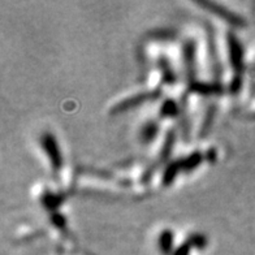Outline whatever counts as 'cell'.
I'll return each mask as SVG.
<instances>
[{"instance_id": "cell-1", "label": "cell", "mask_w": 255, "mask_h": 255, "mask_svg": "<svg viewBox=\"0 0 255 255\" xmlns=\"http://www.w3.org/2000/svg\"><path fill=\"white\" fill-rule=\"evenodd\" d=\"M197 4H199V5L203 8H207L208 10H211L212 13H215L216 16L224 18L227 22L232 24L233 26H244V25H245V20H244L242 17H240L239 14L233 13L231 10L225 9L224 7L214 3V1H202V0H199V1H197Z\"/></svg>"}, {"instance_id": "cell-2", "label": "cell", "mask_w": 255, "mask_h": 255, "mask_svg": "<svg viewBox=\"0 0 255 255\" xmlns=\"http://www.w3.org/2000/svg\"><path fill=\"white\" fill-rule=\"evenodd\" d=\"M228 44H229V57H231L232 67L235 69L236 77H241L242 69H244V51L239 39L233 35H228Z\"/></svg>"}, {"instance_id": "cell-3", "label": "cell", "mask_w": 255, "mask_h": 255, "mask_svg": "<svg viewBox=\"0 0 255 255\" xmlns=\"http://www.w3.org/2000/svg\"><path fill=\"white\" fill-rule=\"evenodd\" d=\"M40 142H42L44 152L47 154L52 167H54L55 169L61 168V164H63V160H61V152L59 146H57V142L56 139H55L54 135L50 134V133H46V134L42 135Z\"/></svg>"}, {"instance_id": "cell-4", "label": "cell", "mask_w": 255, "mask_h": 255, "mask_svg": "<svg viewBox=\"0 0 255 255\" xmlns=\"http://www.w3.org/2000/svg\"><path fill=\"white\" fill-rule=\"evenodd\" d=\"M155 94H142V95H135V97H131L127 101L121 102L120 104H118L116 107L112 110V112H121L124 111V110H129V108L134 107V106H138V104L143 102L144 99H151L154 98Z\"/></svg>"}, {"instance_id": "cell-5", "label": "cell", "mask_w": 255, "mask_h": 255, "mask_svg": "<svg viewBox=\"0 0 255 255\" xmlns=\"http://www.w3.org/2000/svg\"><path fill=\"white\" fill-rule=\"evenodd\" d=\"M182 171V163L181 160L173 161L171 164H168L165 168L164 173H163V184L164 185H171L172 182L175 181V178L177 177V173Z\"/></svg>"}, {"instance_id": "cell-6", "label": "cell", "mask_w": 255, "mask_h": 255, "mask_svg": "<svg viewBox=\"0 0 255 255\" xmlns=\"http://www.w3.org/2000/svg\"><path fill=\"white\" fill-rule=\"evenodd\" d=\"M172 246H173V233L171 231L161 232L159 237V248L160 252L164 255H169L172 253Z\"/></svg>"}, {"instance_id": "cell-7", "label": "cell", "mask_w": 255, "mask_h": 255, "mask_svg": "<svg viewBox=\"0 0 255 255\" xmlns=\"http://www.w3.org/2000/svg\"><path fill=\"white\" fill-rule=\"evenodd\" d=\"M203 160V155L201 152H193L191 155H189L188 158L181 160L182 163V171L184 172H190L193 171L194 168H197L199 165V163Z\"/></svg>"}, {"instance_id": "cell-8", "label": "cell", "mask_w": 255, "mask_h": 255, "mask_svg": "<svg viewBox=\"0 0 255 255\" xmlns=\"http://www.w3.org/2000/svg\"><path fill=\"white\" fill-rule=\"evenodd\" d=\"M158 130H159L158 124H156V123H154V121H151V123L146 124L143 127V129H142V131H141L142 141H143L144 143H147V142H151L152 139L155 138V135L158 134Z\"/></svg>"}, {"instance_id": "cell-9", "label": "cell", "mask_w": 255, "mask_h": 255, "mask_svg": "<svg viewBox=\"0 0 255 255\" xmlns=\"http://www.w3.org/2000/svg\"><path fill=\"white\" fill-rule=\"evenodd\" d=\"M184 56H185V64L188 68V72L193 74V68H194V59H195V48L194 44L191 42H188L185 44L184 48Z\"/></svg>"}, {"instance_id": "cell-10", "label": "cell", "mask_w": 255, "mask_h": 255, "mask_svg": "<svg viewBox=\"0 0 255 255\" xmlns=\"http://www.w3.org/2000/svg\"><path fill=\"white\" fill-rule=\"evenodd\" d=\"M177 114L178 106L176 104V102L172 101V99H167L160 108L161 118H175V116H177Z\"/></svg>"}, {"instance_id": "cell-11", "label": "cell", "mask_w": 255, "mask_h": 255, "mask_svg": "<svg viewBox=\"0 0 255 255\" xmlns=\"http://www.w3.org/2000/svg\"><path fill=\"white\" fill-rule=\"evenodd\" d=\"M191 89L198 91L201 94H215V93L220 91L218 84H201V82H193Z\"/></svg>"}, {"instance_id": "cell-12", "label": "cell", "mask_w": 255, "mask_h": 255, "mask_svg": "<svg viewBox=\"0 0 255 255\" xmlns=\"http://www.w3.org/2000/svg\"><path fill=\"white\" fill-rule=\"evenodd\" d=\"M188 241L190 242L191 246H195V248H198V249H203L206 246V244H207L205 236L199 235V233L191 235L190 237H189Z\"/></svg>"}, {"instance_id": "cell-13", "label": "cell", "mask_w": 255, "mask_h": 255, "mask_svg": "<svg viewBox=\"0 0 255 255\" xmlns=\"http://www.w3.org/2000/svg\"><path fill=\"white\" fill-rule=\"evenodd\" d=\"M214 114H215V108L211 107L210 110H208L207 116H206V120H205V123H203V127H202L201 137H205V134L207 133V130L210 129V127H211L212 119H214Z\"/></svg>"}, {"instance_id": "cell-14", "label": "cell", "mask_w": 255, "mask_h": 255, "mask_svg": "<svg viewBox=\"0 0 255 255\" xmlns=\"http://www.w3.org/2000/svg\"><path fill=\"white\" fill-rule=\"evenodd\" d=\"M190 249L191 244L189 241H186L182 245L178 246L177 250H175V253H173V255H189L190 254Z\"/></svg>"}]
</instances>
